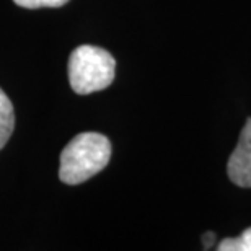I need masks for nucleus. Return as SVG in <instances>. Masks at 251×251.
<instances>
[{
	"mask_svg": "<svg viewBox=\"0 0 251 251\" xmlns=\"http://www.w3.org/2000/svg\"><path fill=\"white\" fill-rule=\"evenodd\" d=\"M23 8H57L64 7L69 0H13Z\"/></svg>",
	"mask_w": 251,
	"mask_h": 251,
	"instance_id": "423d86ee",
	"label": "nucleus"
},
{
	"mask_svg": "<svg viewBox=\"0 0 251 251\" xmlns=\"http://www.w3.org/2000/svg\"><path fill=\"white\" fill-rule=\"evenodd\" d=\"M111 142L100 132H82L65 145L61 153L59 178L65 184L85 183L106 167Z\"/></svg>",
	"mask_w": 251,
	"mask_h": 251,
	"instance_id": "f257e3e1",
	"label": "nucleus"
},
{
	"mask_svg": "<svg viewBox=\"0 0 251 251\" xmlns=\"http://www.w3.org/2000/svg\"><path fill=\"white\" fill-rule=\"evenodd\" d=\"M227 173L230 179L240 188H251V119L240 134V140L228 158Z\"/></svg>",
	"mask_w": 251,
	"mask_h": 251,
	"instance_id": "7ed1b4c3",
	"label": "nucleus"
},
{
	"mask_svg": "<svg viewBox=\"0 0 251 251\" xmlns=\"http://www.w3.org/2000/svg\"><path fill=\"white\" fill-rule=\"evenodd\" d=\"M67 72L74 92L77 95H88L108 88L113 83L116 61L106 49L85 44L70 54Z\"/></svg>",
	"mask_w": 251,
	"mask_h": 251,
	"instance_id": "f03ea898",
	"label": "nucleus"
},
{
	"mask_svg": "<svg viewBox=\"0 0 251 251\" xmlns=\"http://www.w3.org/2000/svg\"><path fill=\"white\" fill-rule=\"evenodd\" d=\"M202 240H204V248L207 250L210 245H214V233L212 232H207V233L204 235Z\"/></svg>",
	"mask_w": 251,
	"mask_h": 251,
	"instance_id": "0eeeda50",
	"label": "nucleus"
},
{
	"mask_svg": "<svg viewBox=\"0 0 251 251\" xmlns=\"http://www.w3.org/2000/svg\"><path fill=\"white\" fill-rule=\"evenodd\" d=\"M15 129V111L13 104L7 97V93L0 88V150L8 142L10 135Z\"/></svg>",
	"mask_w": 251,
	"mask_h": 251,
	"instance_id": "20e7f679",
	"label": "nucleus"
},
{
	"mask_svg": "<svg viewBox=\"0 0 251 251\" xmlns=\"http://www.w3.org/2000/svg\"><path fill=\"white\" fill-rule=\"evenodd\" d=\"M220 251H251V228H247L237 238H225L219 245Z\"/></svg>",
	"mask_w": 251,
	"mask_h": 251,
	"instance_id": "39448f33",
	"label": "nucleus"
}]
</instances>
